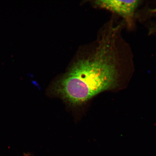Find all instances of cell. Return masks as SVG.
<instances>
[{
	"instance_id": "cell-1",
	"label": "cell",
	"mask_w": 156,
	"mask_h": 156,
	"mask_svg": "<svg viewBox=\"0 0 156 156\" xmlns=\"http://www.w3.org/2000/svg\"><path fill=\"white\" fill-rule=\"evenodd\" d=\"M118 38L107 31L96 52L76 62L57 84L56 93L70 104L78 105L112 87L118 76Z\"/></svg>"
},
{
	"instance_id": "cell-2",
	"label": "cell",
	"mask_w": 156,
	"mask_h": 156,
	"mask_svg": "<svg viewBox=\"0 0 156 156\" xmlns=\"http://www.w3.org/2000/svg\"><path fill=\"white\" fill-rule=\"evenodd\" d=\"M139 1H97L95 4L102 8L116 13L127 20L133 18Z\"/></svg>"
},
{
	"instance_id": "cell-3",
	"label": "cell",
	"mask_w": 156,
	"mask_h": 156,
	"mask_svg": "<svg viewBox=\"0 0 156 156\" xmlns=\"http://www.w3.org/2000/svg\"><path fill=\"white\" fill-rule=\"evenodd\" d=\"M151 11V12H153V13L156 12V9H152Z\"/></svg>"
},
{
	"instance_id": "cell-4",
	"label": "cell",
	"mask_w": 156,
	"mask_h": 156,
	"mask_svg": "<svg viewBox=\"0 0 156 156\" xmlns=\"http://www.w3.org/2000/svg\"><path fill=\"white\" fill-rule=\"evenodd\" d=\"M24 156H30L29 155L27 154H25Z\"/></svg>"
}]
</instances>
